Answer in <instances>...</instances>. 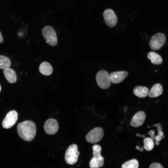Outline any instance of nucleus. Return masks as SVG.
Here are the masks:
<instances>
[{
	"mask_svg": "<svg viewBox=\"0 0 168 168\" xmlns=\"http://www.w3.org/2000/svg\"><path fill=\"white\" fill-rule=\"evenodd\" d=\"M19 136L23 140L28 142L32 140L36 132L35 124L30 120H26L18 124L17 127Z\"/></svg>",
	"mask_w": 168,
	"mask_h": 168,
	"instance_id": "1",
	"label": "nucleus"
},
{
	"mask_svg": "<svg viewBox=\"0 0 168 168\" xmlns=\"http://www.w3.org/2000/svg\"><path fill=\"white\" fill-rule=\"evenodd\" d=\"M93 155L89 163L91 168H100L104 165V159L101 155V148L98 145L92 147Z\"/></svg>",
	"mask_w": 168,
	"mask_h": 168,
	"instance_id": "2",
	"label": "nucleus"
},
{
	"mask_svg": "<svg viewBox=\"0 0 168 168\" xmlns=\"http://www.w3.org/2000/svg\"><path fill=\"white\" fill-rule=\"evenodd\" d=\"M80 152L77 150V146L75 144L70 145L67 149L65 153V160L68 164L72 165L78 161Z\"/></svg>",
	"mask_w": 168,
	"mask_h": 168,
	"instance_id": "3",
	"label": "nucleus"
},
{
	"mask_svg": "<svg viewBox=\"0 0 168 168\" xmlns=\"http://www.w3.org/2000/svg\"><path fill=\"white\" fill-rule=\"evenodd\" d=\"M42 34L46 42L52 46H55L57 44L58 40L56 33L51 26H46L42 30Z\"/></svg>",
	"mask_w": 168,
	"mask_h": 168,
	"instance_id": "4",
	"label": "nucleus"
},
{
	"mask_svg": "<svg viewBox=\"0 0 168 168\" xmlns=\"http://www.w3.org/2000/svg\"><path fill=\"white\" fill-rule=\"evenodd\" d=\"M96 80L99 86L102 89H107L110 86V74L106 70L99 71L96 75Z\"/></svg>",
	"mask_w": 168,
	"mask_h": 168,
	"instance_id": "5",
	"label": "nucleus"
},
{
	"mask_svg": "<svg viewBox=\"0 0 168 168\" xmlns=\"http://www.w3.org/2000/svg\"><path fill=\"white\" fill-rule=\"evenodd\" d=\"M166 40V37L164 34L157 33L152 37L150 42V47L153 50H158L164 44Z\"/></svg>",
	"mask_w": 168,
	"mask_h": 168,
	"instance_id": "6",
	"label": "nucleus"
},
{
	"mask_svg": "<svg viewBox=\"0 0 168 168\" xmlns=\"http://www.w3.org/2000/svg\"><path fill=\"white\" fill-rule=\"evenodd\" d=\"M104 135V131L100 127H97L91 130L86 135V140L90 143H95L101 139Z\"/></svg>",
	"mask_w": 168,
	"mask_h": 168,
	"instance_id": "7",
	"label": "nucleus"
},
{
	"mask_svg": "<svg viewBox=\"0 0 168 168\" xmlns=\"http://www.w3.org/2000/svg\"><path fill=\"white\" fill-rule=\"evenodd\" d=\"M103 16L105 23L110 27H113L117 23L118 19L114 12L111 9H108L104 11Z\"/></svg>",
	"mask_w": 168,
	"mask_h": 168,
	"instance_id": "8",
	"label": "nucleus"
},
{
	"mask_svg": "<svg viewBox=\"0 0 168 168\" xmlns=\"http://www.w3.org/2000/svg\"><path fill=\"white\" fill-rule=\"evenodd\" d=\"M17 118V113L15 111H10L7 114L2 121V127L6 129L10 128L16 123Z\"/></svg>",
	"mask_w": 168,
	"mask_h": 168,
	"instance_id": "9",
	"label": "nucleus"
},
{
	"mask_svg": "<svg viewBox=\"0 0 168 168\" xmlns=\"http://www.w3.org/2000/svg\"><path fill=\"white\" fill-rule=\"evenodd\" d=\"M58 124L56 120L51 118L47 119L44 125V129L45 133L49 135H54L58 129Z\"/></svg>",
	"mask_w": 168,
	"mask_h": 168,
	"instance_id": "10",
	"label": "nucleus"
},
{
	"mask_svg": "<svg viewBox=\"0 0 168 168\" xmlns=\"http://www.w3.org/2000/svg\"><path fill=\"white\" fill-rule=\"evenodd\" d=\"M128 73L126 71H119L113 72L110 74L111 82L117 84L122 82L127 77Z\"/></svg>",
	"mask_w": 168,
	"mask_h": 168,
	"instance_id": "11",
	"label": "nucleus"
},
{
	"mask_svg": "<svg viewBox=\"0 0 168 168\" xmlns=\"http://www.w3.org/2000/svg\"><path fill=\"white\" fill-rule=\"evenodd\" d=\"M146 115L144 112L142 111L138 112L133 117L130 122V124L133 127H139L143 124Z\"/></svg>",
	"mask_w": 168,
	"mask_h": 168,
	"instance_id": "12",
	"label": "nucleus"
},
{
	"mask_svg": "<svg viewBox=\"0 0 168 168\" xmlns=\"http://www.w3.org/2000/svg\"><path fill=\"white\" fill-rule=\"evenodd\" d=\"M3 74L7 81L9 83H13L17 80V77L15 71L10 68L4 70Z\"/></svg>",
	"mask_w": 168,
	"mask_h": 168,
	"instance_id": "13",
	"label": "nucleus"
},
{
	"mask_svg": "<svg viewBox=\"0 0 168 168\" xmlns=\"http://www.w3.org/2000/svg\"><path fill=\"white\" fill-rule=\"evenodd\" d=\"M39 70L40 72L45 76H49L53 72V69L51 65L48 62H44L40 65Z\"/></svg>",
	"mask_w": 168,
	"mask_h": 168,
	"instance_id": "14",
	"label": "nucleus"
},
{
	"mask_svg": "<svg viewBox=\"0 0 168 168\" xmlns=\"http://www.w3.org/2000/svg\"><path fill=\"white\" fill-rule=\"evenodd\" d=\"M133 92L136 96L139 98H144L148 95L149 91L146 87L137 86L134 88Z\"/></svg>",
	"mask_w": 168,
	"mask_h": 168,
	"instance_id": "15",
	"label": "nucleus"
},
{
	"mask_svg": "<svg viewBox=\"0 0 168 168\" xmlns=\"http://www.w3.org/2000/svg\"><path fill=\"white\" fill-rule=\"evenodd\" d=\"M163 91V87L160 84L154 85L149 92L148 96L151 98L157 97L161 95Z\"/></svg>",
	"mask_w": 168,
	"mask_h": 168,
	"instance_id": "16",
	"label": "nucleus"
},
{
	"mask_svg": "<svg viewBox=\"0 0 168 168\" xmlns=\"http://www.w3.org/2000/svg\"><path fill=\"white\" fill-rule=\"evenodd\" d=\"M147 58L150 59L152 63L156 65H159L163 61L161 57L157 53L151 51L149 52L147 55Z\"/></svg>",
	"mask_w": 168,
	"mask_h": 168,
	"instance_id": "17",
	"label": "nucleus"
},
{
	"mask_svg": "<svg viewBox=\"0 0 168 168\" xmlns=\"http://www.w3.org/2000/svg\"><path fill=\"white\" fill-rule=\"evenodd\" d=\"M11 64L10 59L7 57L0 55V68L2 69L9 68Z\"/></svg>",
	"mask_w": 168,
	"mask_h": 168,
	"instance_id": "18",
	"label": "nucleus"
},
{
	"mask_svg": "<svg viewBox=\"0 0 168 168\" xmlns=\"http://www.w3.org/2000/svg\"><path fill=\"white\" fill-rule=\"evenodd\" d=\"M138 163L135 159L126 161L122 165L121 168H138Z\"/></svg>",
	"mask_w": 168,
	"mask_h": 168,
	"instance_id": "19",
	"label": "nucleus"
},
{
	"mask_svg": "<svg viewBox=\"0 0 168 168\" xmlns=\"http://www.w3.org/2000/svg\"><path fill=\"white\" fill-rule=\"evenodd\" d=\"M144 148V149L147 151H150L152 150L154 146L153 141L149 138H146L143 140Z\"/></svg>",
	"mask_w": 168,
	"mask_h": 168,
	"instance_id": "20",
	"label": "nucleus"
},
{
	"mask_svg": "<svg viewBox=\"0 0 168 168\" xmlns=\"http://www.w3.org/2000/svg\"><path fill=\"white\" fill-rule=\"evenodd\" d=\"M149 168H163L162 166L158 163H154L152 164Z\"/></svg>",
	"mask_w": 168,
	"mask_h": 168,
	"instance_id": "21",
	"label": "nucleus"
},
{
	"mask_svg": "<svg viewBox=\"0 0 168 168\" xmlns=\"http://www.w3.org/2000/svg\"><path fill=\"white\" fill-rule=\"evenodd\" d=\"M155 132L153 130H150L149 132L148 133V134L150 136H152L154 135Z\"/></svg>",
	"mask_w": 168,
	"mask_h": 168,
	"instance_id": "22",
	"label": "nucleus"
},
{
	"mask_svg": "<svg viewBox=\"0 0 168 168\" xmlns=\"http://www.w3.org/2000/svg\"><path fill=\"white\" fill-rule=\"evenodd\" d=\"M161 137H160V136L158 135L157 136H156L155 140H156V141L159 142L161 140Z\"/></svg>",
	"mask_w": 168,
	"mask_h": 168,
	"instance_id": "23",
	"label": "nucleus"
},
{
	"mask_svg": "<svg viewBox=\"0 0 168 168\" xmlns=\"http://www.w3.org/2000/svg\"><path fill=\"white\" fill-rule=\"evenodd\" d=\"M3 41L2 36L1 32L0 31V43L2 42Z\"/></svg>",
	"mask_w": 168,
	"mask_h": 168,
	"instance_id": "24",
	"label": "nucleus"
},
{
	"mask_svg": "<svg viewBox=\"0 0 168 168\" xmlns=\"http://www.w3.org/2000/svg\"><path fill=\"white\" fill-rule=\"evenodd\" d=\"M164 133L162 131L158 132V135L161 137L163 135Z\"/></svg>",
	"mask_w": 168,
	"mask_h": 168,
	"instance_id": "25",
	"label": "nucleus"
},
{
	"mask_svg": "<svg viewBox=\"0 0 168 168\" xmlns=\"http://www.w3.org/2000/svg\"><path fill=\"white\" fill-rule=\"evenodd\" d=\"M154 126L157 127V128L162 127L161 124L158 123L157 124H154Z\"/></svg>",
	"mask_w": 168,
	"mask_h": 168,
	"instance_id": "26",
	"label": "nucleus"
},
{
	"mask_svg": "<svg viewBox=\"0 0 168 168\" xmlns=\"http://www.w3.org/2000/svg\"><path fill=\"white\" fill-rule=\"evenodd\" d=\"M156 136L154 135L152 136H151V138L153 141L156 139Z\"/></svg>",
	"mask_w": 168,
	"mask_h": 168,
	"instance_id": "27",
	"label": "nucleus"
},
{
	"mask_svg": "<svg viewBox=\"0 0 168 168\" xmlns=\"http://www.w3.org/2000/svg\"><path fill=\"white\" fill-rule=\"evenodd\" d=\"M157 130L158 132L162 131V128L161 127H159L157 128Z\"/></svg>",
	"mask_w": 168,
	"mask_h": 168,
	"instance_id": "28",
	"label": "nucleus"
},
{
	"mask_svg": "<svg viewBox=\"0 0 168 168\" xmlns=\"http://www.w3.org/2000/svg\"><path fill=\"white\" fill-rule=\"evenodd\" d=\"M144 150V149L143 148H142V147H140L139 148V150L140 151V152H142V151H143Z\"/></svg>",
	"mask_w": 168,
	"mask_h": 168,
	"instance_id": "29",
	"label": "nucleus"
},
{
	"mask_svg": "<svg viewBox=\"0 0 168 168\" xmlns=\"http://www.w3.org/2000/svg\"><path fill=\"white\" fill-rule=\"evenodd\" d=\"M136 148L137 150H139L140 148V147L138 146H137L136 147Z\"/></svg>",
	"mask_w": 168,
	"mask_h": 168,
	"instance_id": "30",
	"label": "nucleus"
},
{
	"mask_svg": "<svg viewBox=\"0 0 168 168\" xmlns=\"http://www.w3.org/2000/svg\"><path fill=\"white\" fill-rule=\"evenodd\" d=\"M136 136H138L139 137H142V135L141 134H136Z\"/></svg>",
	"mask_w": 168,
	"mask_h": 168,
	"instance_id": "31",
	"label": "nucleus"
},
{
	"mask_svg": "<svg viewBox=\"0 0 168 168\" xmlns=\"http://www.w3.org/2000/svg\"><path fill=\"white\" fill-rule=\"evenodd\" d=\"M155 143H156V145H158L159 144V142H158V141H156V142Z\"/></svg>",
	"mask_w": 168,
	"mask_h": 168,
	"instance_id": "32",
	"label": "nucleus"
},
{
	"mask_svg": "<svg viewBox=\"0 0 168 168\" xmlns=\"http://www.w3.org/2000/svg\"><path fill=\"white\" fill-rule=\"evenodd\" d=\"M161 139H163V138H164V135H163V136H161Z\"/></svg>",
	"mask_w": 168,
	"mask_h": 168,
	"instance_id": "33",
	"label": "nucleus"
},
{
	"mask_svg": "<svg viewBox=\"0 0 168 168\" xmlns=\"http://www.w3.org/2000/svg\"><path fill=\"white\" fill-rule=\"evenodd\" d=\"M142 137L143 138H145V136L144 135H142Z\"/></svg>",
	"mask_w": 168,
	"mask_h": 168,
	"instance_id": "34",
	"label": "nucleus"
},
{
	"mask_svg": "<svg viewBox=\"0 0 168 168\" xmlns=\"http://www.w3.org/2000/svg\"><path fill=\"white\" fill-rule=\"evenodd\" d=\"M150 126H147V128H150Z\"/></svg>",
	"mask_w": 168,
	"mask_h": 168,
	"instance_id": "35",
	"label": "nucleus"
},
{
	"mask_svg": "<svg viewBox=\"0 0 168 168\" xmlns=\"http://www.w3.org/2000/svg\"><path fill=\"white\" fill-rule=\"evenodd\" d=\"M0 90H1V87H0Z\"/></svg>",
	"mask_w": 168,
	"mask_h": 168,
	"instance_id": "36",
	"label": "nucleus"
}]
</instances>
